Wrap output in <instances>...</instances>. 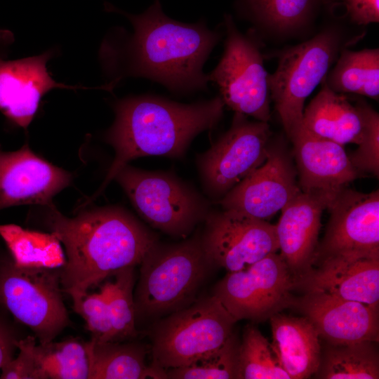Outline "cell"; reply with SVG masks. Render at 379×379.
<instances>
[{
    "mask_svg": "<svg viewBox=\"0 0 379 379\" xmlns=\"http://www.w3.org/2000/svg\"><path fill=\"white\" fill-rule=\"evenodd\" d=\"M271 131L268 122L248 120L235 113L230 129L199 157L205 191L219 201L267 157Z\"/></svg>",
    "mask_w": 379,
    "mask_h": 379,
    "instance_id": "8fae6325",
    "label": "cell"
},
{
    "mask_svg": "<svg viewBox=\"0 0 379 379\" xmlns=\"http://www.w3.org/2000/svg\"><path fill=\"white\" fill-rule=\"evenodd\" d=\"M113 107L115 119L105 134V140L114 148L115 155L93 198L133 159L147 156H184L198 134L218 125L225 104L220 95L185 104L141 95L118 100Z\"/></svg>",
    "mask_w": 379,
    "mask_h": 379,
    "instance_id": "3957f363",
    "label": "cell"
},
{
    "mask_svg": "<svg viewBox=\"0 0 379 379\" xmlns=\"http://www.w3.org/2000/svg\"><path fill=\"white\" fill-rule=\"evenodd\" d=\"M8 314L5 309L0 307V370L14 357L18 341L26 336L10 319Z\"/></svg>",
    "mask_w": 379,
    "mask_h": 379,
    "instance_id": "e575fe53",
    "label": "cell"
},
{
    "mask_svg": "<svg viewBox=\"0 0 379 379\" xmlns=\"http://www.w3.org/2000/svg\"><path fill=\"white\" fill-rule=\"evenodd\" d=\"M316 261L317 267H310L295 278V288L304 293L321 292L378 309L379 259L335 255Z\"/></svg>",
    "mask_w": 379,
    "mask_h": 379,
    "instance_id": "e0dca14e",
    "label": "cell"
},
{
    "mask_svg": "<svg viewBox=\"0 0 379 379\" xmlns=\"http://www.w3.org/2000/svg\"><path fill=\"white\" fill-rule=\"evenodd\" d=\"M37 342L34 335L21 338L18 343V354L2 367L0 378L41 379L34 354Z\"/></svg>",
    "mask_w": 379,
    "mask_h": 379,
    "instance_id": "836d02e7",
    "label": "cell"
},
{
    "mask_svg": "<svg viewBox=\"0 0 379 379\" xmlns=\"http://www.w3.org/2000/svg\"><path fill=\"white\" fill-rule=\"evenodd\" d=\"M364 119L363 135L357 149L349 156L358 173L379 175V115L364 102H358Z\"/></svg>",
    "mask_w": 379,
    "mask_h": 379,
    "instance_id": "d6a6232c",
    "label": "cell"
},
{
    "mask_svg": "<svg viewBox=\"0 0 379 379\" xmlns=\"http://www.w3.org/2000/svg\"><path fill=\"white\" fill-rule=\"evenodd\" d=\"M34 354L41 379H88L86 342L69 338L36 343Z\"/></svg>",
    "mask_w": 379,
    "mask_h": 379,
    "instance_id": "4316f807",
    "label": "cell"
},
{
    "mask_svg": "<svg viewBox=\"0 0 379 379\" xmlns=\"http://www.w3.org/2000/svg\"><path fill=\"white\" fill-rule=\"evenodd\" d=\"M291 140L302 192L333 197L359 177L343 145L302 128Z\"/></svg>",
    "mask_w": 379,
    "mask_h": 379,
    "instance_id": "ac0fdd59",
    "label": "cell"
},
{
    "mask_svg": "<svg viewBox=\"0 0 379 379\" xmlns=\"http://www.w3.org/2000/svg\"><path fill=\"white\" fill-rule=\"evenodd\" d=\"M297 309L328 343L378 342V309L321 292H307L295 298Z\"/></svg>",
    "mask_w": 379,
    "mask_h": 379,
    "instance_id": "2e32d148",
    "label": "cell"
},
{
    "mask_svg": "<svg viewBox=\"0 0 379 379\" xmlns=\"http://www.w3.org/2000/svg\"><path fill=\"white\" fill-rule=\"evenodd\" d=\"M123 341H86L89 358L88 379L167 378L159 365L145 364V348Z\"/></svg>",
    "mask_w": 379,
    "mask_h": 379,
    "instance_id": "603a6c76",
    "label": "cell"
},
{
    "mask_svg": "<svg viewBox=\"0 0 379 379\" xmlns=\"http://www.w3.org/2000/svg\"><path fill=\"white\" fill-rule=\"evenodd\" d=\"M124 14L133 32L122 42H106L103 47L105 65L114 78L107 84L111 89L124 77H137L176 94L207 90L203 67L220 39L218 30L210 29L204 20L191 24L169 18L159 0L141 14Z\"/></svg>",
    "mask_w": 379,
    "mask_h": 379,
    "instance_id": "6da1fadb",
    "label": "cell"
},
{
    "mask_svg": "<svg viewBox=\"0 0 379 379\" xmlns=\"http://www.w3.org/2000/svg\"><path fill=\"white\" fill-rule=\"evenodd\" d=\"M318 0H239L255 23L278 33H288L305 25Z\"/></svg>",
    "mask_w": 379,
    "mask_h": 379,
    "instance_id": "83f0119b",
    "label": "cell"
},
{
    "mask_svg": "<svg viewBox=\"0 0 379 379\" xmlns=\"http://www.w3.org/2000/svg\"><path fill=\"white\" fill-rule=\"evenodd\" d=\"M350 19L359 25L379 21V0H342Z\"/></svg>",
    "mask_w": 379,
    "mask_h": 379,
    "instance_id": "d590c367",
    "label": "cell"
},
{
    "mask_svg": "<svg viewBox=\"0 0 379 379\" xmlns=\"http://www.w3.org/2000/svg\"><path fill=\"white\" fill-rule=\"evenodd\" d=\"M297 171L281 142L270 144L265 161L218 201L222 209L265 220L301 192Z\"/></svg>",
    "mask_w": 379,
    "mask_h": 379,
    "instance_id": "5bb4252c",
    "label": "cell"
},
{
    "mask_svg": "<svg viewBox=\"0 0 379 379\" xmlns=\"http://www.w3.org/2000/svg\"><path fill=\"white\" fill-rule=\"evenodd\" d=\"M333 197L301 191L281 210L275 225L279 249L294 279L312 266L321 215Z\"/></svg>",
    "mask_w": 379,
    "mask_h": 379,
    "instance_id": "d6986e66",
    "label": "cell"
},
{
    "mask_svg": "<svg viewBox=\"0 0 379 379\" xmlns=\"http://www.w3.org/2000/svg\"><path fill=\"white\" fill-rule=\"evenodd\" d=\"M295 279L277 252L248 268L227 272L213 294L237 321H265L282 310L292 307Z\"/></svg>",
    "mask_w": 379,
    "mask_h": 379,
    "instance_id": "30bf717a",
    "label": "cell"
},
{
    "mask_svg": "<svg viewBox=\"0 0 379 379\" xmlns=\"http://www.w3.org/2000/svg\"><path fill=\"white\" fill-rule=\"evenodd\" d=\"M238 379H291L271 344L252 325L245 327L239 344Z\"/></svg>",
    "mask_w": 379,
    "mask_h": 379,
    "instance_id": "f546056e",
    "label": "cell"
},
{
    "mask_svg": "<svg viewBox=\"0 0 379 379\" xmlns=\"http://www.w3.org/2000/svg\"><path fill=\"white\" fill-rule=\"evenodd\" d=\"M226 39L222 55L207 74L216 84L225 104L235 113L257 121L270 119L268 75L256 41L240 32L230 15H225Z\"/></svg>",
    "mask_w": 379,
    "mask_h": 379,
    "instance_id": "9c48e42d",
    "label": "cell"
},
{
    "mask_svg": "<svg viewBox=\"0 0 379 379\" xmlns=\"http://www.w3.org/2000/svg\"><path fill=\"white\" fill-rule=\"evenodd\" d=\"M327 208L330 218L313 263L328 256L379 259V191L362 193L347 187Z\"/></svg>",
    "mask_w": 379,
    "mask_h": 379,
    "instance_id": "4fadbf2b",
    "label": "cell"
},
{
    "mask_svg": "<svg viewBox=\"0 0 379 379\" xmlns=\"http://www.w3.org/2000/svg\"><path fill=\"white\" fill-rule=\"evenodd\" d=\"M135 267L115 272L114 279L101 286L105 293L113 330L112 341H124L137 335L133 288Z\"/></svg>",
    "mask_w": 379,
    "mask_h": 379,
    "instance_id": "f1b7e54d",
    "label": "cell"
},
{
    "mask_svg": "<svg viewBox=\"0 0 379 379\" xmlns=\"http://www.w3.org/2000/svg\"><path fill=\"white\" fill-rule=\"evenodd\" d=\"M340 43L336 31H322L284 50L268 75L270 98L290 140L301 129L305 100L327 75Z\"/></svg>",
    "mask_w": 379,
    "mask_h": 379,
    "instance_id": "ba28073f",
    "label": "cell"
},
{
    "mask_svg": "<svg viewBox=\"0 0 379 379\" xmlns=\"http://www.w3.org/2000/svg\"><path fill=\"white\" fill-rule=\"evenodd\" d=\"M201 240L212 265L243 270L279 250L275 225L230 210L208 212Z\"/></svg>",
    "mask_w": 379,
    "mask_h": 379,
    "instance_id": "7c38bea8",
    "label": "cell"
},
{
    "mask_svg": "<svg viewBox=\"0 0 379 379\" xmlns=\"http://www.w3.org/2000/svg\"><path fill=\"white\" fill-rule=\"evenodd\" d=\"M134 293L135 317H154L187 306L212 266L201 237L173 244L159 241L140 264Z\"/></svg>",
    "mask_w": 379,
    "mask_h": 379,
    "instance_id": "277c9868",
    "label": "cell"
},
{
    "mask_svg": "<svg viewBox=\"0 0 379 379\" xmlns=\"http://www.w3.org/2000/svg\"><path fill=\"white\" fill-rule=\"evenodd\" d=\"M71 180L69 173L36 155L27 144L13 152L0 149V210L53 205V197Z\"/></svg>",
    "mask_w": 379,
    "mask_h": 379,
    "instance_id": "9a60e30c",
    "label": "cell"
},
{
    "mask_svg": "<svg viewBox=\"0 0 379 379\" xmlns=\"http://www.w3.org/2000/svg\"><path fill=\"white\" fill-rule=\"evenodd\" d=\"M302 128L310 133L344 146L358 145L364 131L363 114L359 103L352 105L322 81L321 91L304 109Z\"/></svg>",
    "mask_w": 379,
    "mask_h": 379,
    "instance_id": "7402d4cb",
    "label": "cell"
},
{
    "mask_svg": "<svg viewBox=\"0 0 379 379\" xmlns=\"http://www.w3.org/2000/svg\"><path fill=\"white\" fill-rule=\"evenodd\" d=\"M272 350L291 379L314 375L320 364L321 350L319 335L305 317L280 314L270 318Z\"/></svg>",
    "mask_w": 379,
    "mask_h": 379,
    "instance_id": "44dd1931",
    "label": "cell"
},
{
    "mask_svg": "<svg viewBox=\"0 0 379 379\" xmlns=\"http://www.w3.org/2000/svg\"><path fill=\"white\" fill-rule=\"evenodd\" d=\"M338 93H353L374 100L379 98V49H344L335 65L324 78Z\"/></svg>",
    "mask_w": 379,
    "mask_h": 379,
    "instance_id": "d4e9b609",
    "label": "cell"
},
{
    "mask_svg": "<svg viewBox=\"0 0 379 379\" xmlns=\"http://www.w3.org/2000/svg\"><path fill=\"white\" fill-rule=\"evenodd\" d=\"M373 341H361L328 346L321 352L314 375L323 379H378L379 357Z\"/></svg>",
    "mask_w": 379,
    "mask_h": 379,
    "instance_id": "484cf974",
    "label": "cell"
},
{
    "mask_svg": "<svg viewBox=\"0 0 379 379\" xmlns=\"http://www.w3.org/2000/svg\"><path fill=\"white\" fill-rule=\"evenodd\" d=\"M52 53L4 61L0 60V110L11 121L26 128L42 97L54 88H80L58 83L46 63Z\"/></svg>",
    "mask_w": 379,
    "mask_h": 379,
    "instance_id": "ffe728a7",
    "label": "cell"
},
{
    "mask_svg": "<svg viewBox=\"0 0 379 379\" xmlns=\"http://www.w3.org/2000/svg\"><path fill=\"white\" fill-rule=\"evenodd\" d=\"M42 224L65 248L60 268L63 293L70 298L99 285L115 272L140 265L159 241L157 236L126 210L108 206L74 217L48 206Z\"/></svg>",
    "mask_w": 379,
    "mask_h": 379,
    "instance_id": "7a4b0ae2",
    "label": "cell"
},
{
    "mask_svg": "<svg viewBox=\"0 0 379 379\" xmlns=\"http://www.w3.org/2000/svg\"><path fill=\"white\" fill-rule=\"evenodd\" d=\"M114 180L147 222L172 237H186L209 212L207 201L172 173L126 164Z\"/></svg>",
    "mask_w": 379,
    "mask_h": 379,
    "instance_id": "8992f818",
    "label": "cell"
},
{
    "mask_svg": "<svg viewBox=\"0 0 379 379\" xmlns=\"http://www.w3.org/2000/svg\"><path fill=\"white\" fill-rule=\"evenodd\" d=\"M240 342L232 332L214 352L182 367L166 370L167 378L238 379Z\"/></svg>",
    "mask_w": 379,
    "mask_h": 379,
    "instance_id": "4dcf8cb0",
    "label": "cell"
},
{
    "mask_svg": "<svg viewBox=\"0 0 379 379\" xmlns=\"http://www.w3.org/2000/svg\"><path fill=\"white\" fill-rule=\"evenodd\" d=\"M236 322L213 295L174 311L153 327L152 363L166 371L187 366L221 347Z\"/></svg>",
    "mask_w": 379,
    "mask_h": 379,
    "instance_id": "5b68a950",
    "label": "cell"
},
{
    "mask_svg": "<svg viewBox=\"0 0 379 379\" xmlns=\"http://www.w3.org/2000/svg\"><path fill=\"white\" fill-rule=\"evenodd\" d=\"M60 269L21 267L0 256V307L38 343L54 340L71 321L63 301Z\"/></svg>",
    "mask_w": 379,
    "mask_h": 379,
    "instance_id": "52a82bcc",
    "label": "cell"
},
{
    "mask_svg": "<svg viewBox=\"0 0 379 379\" xmlns=\"http://www.w3.org/2000/svg\"><path fill=\"white\" fill-rule=\"evenodd\" d=\"M73 309L86 323L91 339L112 341L113 330L104 290L100 287L96 293L86 291L71 298Z\"/></svg>",
    "mask_w": 379,
    "mask_h": 379,
    "instance_id": "1f68e13d",
    "label": "cell"
},
{
    "mask_svg": "<svg viewBox=\"0 0 379 379\" xmlns=\"http://www.w3.org/2000/svg\"><path fill=\"white\" fill-rule=\"evenodd\" d=\"M0 237L18 267L60 269L66 262L62 244L52 232L3 224L0 225Z\"/></svg>",
    "mask_w": 379,
    "mask_h": 379,
    "instance_id": "cb8c5ba5",
    "label": "cell"
}]
</instances>
